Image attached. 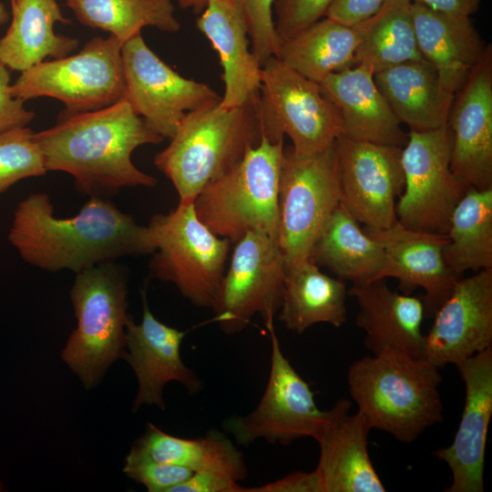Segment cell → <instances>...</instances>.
Instances as JSON below:
<instances>
[{
    "instance_id": "obj_17",
    "label": "cell",
    "mask_w": 492,
    "mask_h": 492,
    "mask_svg": "<svg viewBox=\"0 0 492 492\" xmlns=\"http://www.w3.org/2000/svg\"><path fill=\"white\" fill-rule=\"evenodd\" d=\"M450 169L466 189L492 188V46L455 93Z\"/></svg>"
},
{
    "instance_id": "obj_9",
    "label": "cell",
    "mask_w": 492,
    "mask_h": 492,
    "mask_svg": "<svg viewBox=\"0 0 492 492\" xmlns=\"http://www.w3.org/2000/svg\"><path fill=\"white\" fill-rule=\"evenodd\" d=\"M122 45L110 35L95 37L77 54L42 61L22 71L11 84L12 94L24 101L56 98L66 106L65 114L109 107L125 97Z\"/></svg>"
},
{
    "instance_id": "obj_30",
    "label": "cell",
    "mask_w": 492,
    "mask_h": 492,
    "mask_svg": "<svg viewBox=\"0 0 492 492\" xmlns=\"http://www.w3.org/2000/svg\"><path fill=\"white\" fill-rule=\"evenodd\" d=\"M347 294L343 280L328 276L309 260L286 273L279 320L297 333L320 323L341 327L346 322Z\"/></svg>"
},
{
    "instance_id": "obj_7",
    "label": "cell",
    "mask_w": 492,
    "mask_h": 492,
    "mask_svg": "<svg viewBox=\"0 0 492 492\" xmlns=\"http://www.w3.org/2000/svg\"><path fill=\"white\" fill-rule=\"evenodd\" d=\"M148 227L156 244L150 275L173 283L193 305L212 308L231 242L199 219L193 202L153 215Z\"/></svg>"
},
{
    "instance_id": "obj_19",
    "label": "cell",
    "mask_w": 492,
    "mask_h": 492,
    "mask_svg": "<svg viewBox=\"0 0 492 492\" xmlns=\"http://www.w3.org/2000/svg\"><path fill=\"white\" fill-rule=\"evenodd\" d=\"M364 231L384 251V262L374 281L395 278L405 294L422 288L425 316H433L459 280L445 261L446 234L410 230L398 221L385 229L364 226Z\"/></svg>"
},
{
    "instance_id": "obj_27",
    "label": "cell",
    "mask_w": 492,
    "mask_h": 492,
    "mask_svg": "<svg viewBox=\"0 0 492 492\" xmlns=\"http://www.w3.org/2000/svg\"><path fill=\"white\" fill-rule=\"evenodd\" d=\"M12 22L0 38V63L25 71L46 57L68 56L78 46L77 38L56 34L55 24H67L56 0H15Z\"/></svg>"
},
{
    "instance_id": "obj_32",
    "label": "cell",
    "mask_w": 492,
    "mask_h": 492,
    "mask_svg": "<svg viewBox=\"0 0 492 492\" xmlns=\"http://www.w3.org/2000/svg\"><path fill=\"white\" fill-rule=\"evenodd\" d=\"M445 261L458 279L492 268V188L469 187L456 205L446 232Z\"/></svg>"
},
{
    "instance_id": "obj_35",
    "label": "cell",
    "mask_w": 492,
    "mask_h": 492,
    "mask_svg": "<svg viewBox=\"0 0 492 492\" xmlns=\"http://www.w3.org/2000/svg\"><path fill=\"white\" fill-rule=\"evenodd\" d=\"M34 133L21 127L0 134V194L22 179L47 172Z\"/></svg>"
},
{
    "instance_id": "obj_34",
    "label": "cell",
    "mask_w": 492,
    "mask_h": 492,
    "mask_svg": "<svg viewBox=\"0 0 492 492\" xmlns=\"http://www.w3.org/2000/svg\"><path fill=\"white\" fill-rule=\"evenodd\" d=\"M84 26L102 29L122 43L152 26L176 33L180 23L172 0H66Z\"/></svg>"
},
{
    "instance_id": "obj_40",
    "label": "cell",
    "mask_w": 492,
    "mask_h": 492,
    "mask_svg": "<svg viewBox=\"0 0 492 492\" xmlns=\"http://www.w3.org/2000/svg\"><path fill=\"white\" fill-rule=\"evenodd\" d=\"M385 1L332 0L325 16L347 26H356L377 13Z\"/></svg>"
},
{
    "instance_id": "obj_33",
    "label": "cell",
    "mask_w": 492,
    "mask_h": 492,
    "mask_svg": "<svg viewBox=\"0 0 492 492\" xmlns=\"http://www.w3.org/2000/svg\"><path fill=\"white\" fill-rule=\"evenodd\" d=\"M411 0H386L377 13L358 24L360 41L356 65L373 73L423 58L418 49Z\"/></svg>"
},
{
    "instance_id": "obj_44",
    "label": "cell",
    "mask_w": 492,
    "mask_h": 492,
    "mask_svg": "<svg viewBox=\"0 0 492 492\" xmlns=\"http://www.w3.org/2000/svg\"><path fill=\"white\" fill-rule=\"evenodd\" d=\"M180 7L190 8L195 14H200L204 9L207 0H177Z\"/></svg>"
},
{
    "instance_id": "obj_39",
    "label": "cell",
    "mask_w": 492,
    "mask_h": 492,
    "mask_svg": "<svg viewBox=\"0 0 492 492\" xmlns=\"http://www.w3.org/2000/svg\"><path fill=\"white\" fill-rule=\"evenodd\" d=\"M24 103L12 94L8 68L0 63V134L31 122L34 112L26 109Z\"/></svg>"
},
{
    "instance_id": "obj_2",
    "label": "cell",
    "mask_w": 492,
    "mask_h": 492,
    "mask_svg": "<svg viewBox=\"0 0 492 492\" xmlns=\"http://www.w3.org/2000/svg\"><path fill=\"white\" fill-rule=\"evenodd\" d=\"M48 171H63L90 198L109 199L121 189L150 188L157 179L132 162L133 151L164 138L122 99L88 112L63 114L56 124L34 133Z\"/></svg>"
},
{
    "instance_id": "obj_26",
    "label": "cell",
    "mask_w": 492,
    "mask_h": 492,
    "mask_svg": "<svg viewBox=\"0 0 492 492\" xmlns=\"http://www.w3.org/2000/svg\"><path fill=\"white\" fill-rule=\"evenodd\" d=\"M374 82L401 124L427 131L447 123L454 95L446 91L436 67L424 58L374 74Z\"/></svg>"
},
{
    "instance_id": "obj_8",
    "label": "cell",
    "mask_w": 492,
    "mask_h": 492,
    "mask_svg": "<svg viewBox=\"0 0 492 492\" xmlns=\"http://www.w3.org/2000/svg\"><path fill=\"white\" fill-rule=\"evenodd\" d=\"M278 202V244L287 273L310 260L316 238L341 203L336 140L310 155L283 148Z\"/></svg>"
},
{
    "instance_id": "obj_10",
    "label": "cell",
    "mask_w": 492,
    "mask_h": 492,
    "mask_svg": "<svg viewBox=\"0 0 492 492\" xmlns=\"http://www.w3.org/2000/svg\"><path fill=\"white\" fill-rule=\"evenodd\" d=\"M258 112L262 138L276 143L288 136L302 155L324 150L343 132L338 109L321 85L276 56L261 66Z\"/></svg>"
},
{
    "instance_id": "obj_38",
    "label": "cell",
    "mask_w": 492,
    "mask_h": 492,
    "mask_svg": "<svg viewBox=\"0 0 492 492\" xmlns=\"http://www.w3.org/2000/svg\"><path fill=\"white\" fill-rule=\"evenodd\" d=\"M123 472L142 484L149 492H169L175 486L189 479L194 473L188 467L136 459L127 456Z\"/></svg>"
},
{
    "instance_id": "obj_36",
    "label": "cell",
    "mask_w": 492,
    "mask_h": 492,
    "mask_svg": "<svg viewBox=\"0 0 492 492\" xmlns=\"http://www.w3.org/2000/svg\"><path fill=\"white\" fill-rule=\"evenodd\" d=\"M251 48L261 66L275 56L279 40L273 21L274 0H241Z\"/></svg>"
},
{
    "instance_id": "obj_5",
    "label": "cell",
    "mask_w": 492,
    "mask_h": 492,
    "mask_svg": "<svg viewBox=\"0 0 492 492\" xmlns=\"http://www.w3.org/2000/svg\"><path fill=\"white\" fill-rule=\"evenodd\" d=\"M77 327L62 360L87 389L97 386L112 363L126 354L128 278L115 261L76 273L70 290Z\"/></svg>"
},
{
    "instance_id": "obj_41",
    "label": "cell",
    "mask_w": 492,
    "mask_h": 492,
    "mask_svg": "<svg viewBox=\"0 0 492 492\" xmlns=\"http://www.w3.org/2000/svg\"><path fill=\"white\" fill-rule=\"evenodd\" d=\"M169 492H247L235 479L215 473L195 472Z\"/></svg>"
},
{
    "instance_id": "obj_25",
    "label": "cell",
    "mask_w": 492,
    "mask_h": 492,
    "mask_svg": "<svg viewBox=\"0 0 492 492\" xmlns=\"http://www.w3.org/2000/svg\"><path fill=\"white\" fill-rule=\"evenodd\" d=\"M411 9L422 57L436 67L443 87L455 95L488 45L470 17L443 14L414 2Z\"/></svg>"
},
{
    "instance_id": "obj_14",
    "label": "cell",
    "mask_w": 492,
    "mask_h": 492,
    "mask_svg": "<svg viewBox=\"0 0 492 492\" xmlns=\"http://www.w3.org/2000/svg\"><path fill=\"white\" fill-rule=\"evenodd\" d=\"M125 97L136 114L163 138H171L190 112L219 103L210 86L186 78L162 61L141 34L121 47Z\"/></svg>"
},
{
    "instance_id": "obj_11",
    "label": "cell",
    "mask_w": 492,
    "mask_h": 492,
    "mask_svg": "<svg viewBox=\"0 0 492 492\" xmlns=\"http://www.w3.org/2000/svg\"><path fill=\"white\" fill-rule=\"evenodd\" d=\"M451 148L447 123L433 130H409L401 154L405 188L395 205L403 226L446 234L451 214L467 190L450 169Z\"/></svg>"
},
{
    "instance_id": "obj_37",
    "label": "cell",
    "mask_w": 492,
    "mask_h": 492,
    "mask_svg": "<svg viewBox=\"0 0 492 492\" xmlns=\"http://www.w3.org/2000/svg\"><path fill=\"white\" fill-rule=\"evenodd\" d=\"M332 0H274L273 21L280 43L324 17Z\"/></svg>"
},
{
    "instance_id": "obj_29",
    "label": "cell",
    "mask_w": 492,
    "mask_h": 492,
    "mask_svg": "<svg viewBox=\"0 0 492 492\" xmlns=\"http://www.w3.org/2000/svg\"><path fill=\"white\" fill-rule=\"evenodd\" d=\"M340 203L313 246L310 260L353 284L373 282L384 262V251Z\"/></svg>"
},
{
    "instance_id": "obj_43",
    "label": "cell",
    "mask_w": 492,
    "mask_h": 492,
    "mask_svg": "<svg viewBox=\"0 0 492 492\" xmlns=\"http://www.w3.org/2000/svg\"><path fill=\"white\" fill-rule=\"evenodd\" d=\"M483 0H411L435 11L456 15L470 17L475 14Z\"/></svg>"
},
{
    "instance_id": "obj_45",
    "label": "cell",
    "mask_w": 492,
    "mask_h": 492,
    "mask_svg": "<svg viewBox=\"0 0 492 492\" xmlns=\"http://www.w3.org/2000/svg\"><path fill=\"white\" fill-rule=\"evenodd\" d=\"M9 19V14L6 7L0 2V27L4 26Z\"/></svg>"
},
{
    "instance_id": "obj_23",
    "label": "cell",
    "mask_w": 492,
    "mask_h": 492,
    "mask_svg": "<svg viewBox=\"0 0 492 492\" xmlns=\"http://www.w3.org/2000/svg\"><path fill=\"white\" fill-rule=\"evenodd\" d=\"M199 15L196 26L218 53L222 67L220 106L242 105L259 92L261 66L251 48L241 0H207Z\"/></svg>"
},
{
    "instance_id": "obj_13",
    "label": "cell",
    "mask_w": 492,
    "mask_h": 492,
    "mask_svg": "<svg viewBox=\"0 0 492 492\" xmlns=\"http://www.w3.org/2000/svg\"><path fill=\"white\" fill-rule=\"evenodd\" d=\"M265 325L272 354L263 395L250 414L229 418L223 427L241 446H250L258 439L282 446L304 437L316 439L323 429L326 411L318 408L310 385L283 354L274 323Z\"/></svg>"
},
{
    "instance_id": "obj_15",
    "label": "cell",
    "mask_w": 492,
    "mask_h": 492,
    "mask_svg": "<svg viewBox=\"0 0 492 492\" xmlns=\"http://www.w3.org/2000/svg\"><path fill=\"white\" fill-rule=\"evenodd\" d=\"M341 204L359 222L385 229L397 221L395 205L405 188L402 148L336 139Z\"/></svg>"
},
{
    "instance_id": "obj_4",
    "label": "cell",
    "mask_w": 492,
    "mask_h": 492,
    "mask_svg": "<svg viewBox=\"0 0 492 492\" xmlns=\"http://www.w3.org/2000/svg\"><path fill=\"white\" fill-rule=\"evenodd\" d=\"M258 94L237 107L223 108L219 102L188 113L169 144L155 156L154 164L174 185L179 203L193 202L208 183L225 175L261 142Z\"/></svg>"
},
{
    "instance_id": "obj_46",
    "label": "cell",
    "mask_w": 492,
    "mask_h": 492,
    "mask_svg": "<svg viewBox=\"0 0 492 492\" xmlns=\"http://www.w3.org/2000/svg\"><path fill=\"white\" fill-rule=\"evenodd\" d=\"M14 1H15V0H10V2H11V5H12V4L14 3Z\"/></svg>"
},
{
    "instance_id": "obj_47",
    "label": "cell",
    "mask_w": 492,
    "mask_h": 492,
    "mask_svg": "<svg viewBox=\"0 0 492 492\" xmlns=\"http://www.w3.org/2000/svg\"><path fill=\"white\" fill-rule=\"evenodd\" d=\"M0 488H1V484H0Z\"/></svg>"
},
{
    "instance_id": "obj_3",
    "label": "cell",
    "mask_w": 492,
    "mask_h": 492,
    "mask_svg": "<svg viewBox=\"0 0 492 492\" xmlns=\"http://www.w3.org/2000/svg\"><path fill=\"white\" fill-rule=\"evenodd\" d=\"M439 368L425 358L384 349L351 364L348 390L371 428L404 443L443 421Z\"/></svg>"
},
{
    "instance_id": "obj_6",
    "label": "cell",
    "mask_w": 492,
    "mask_h": 492,
    "mask_svg": "<svg viewBox=\"0 0 492 492\" xmlns=\"http://www.w3.org/2000/svg\"><path fill=\"white\" fill-rule=\"evenodd\" d=\"M283 148V140L272 143L262 138L235 167L208 183L193 201L199 219L231 244L252 231L278 241Z\"/></svg>"
},
{
    "instance_id": "obj_22",
    "label": "cell",
    "mask_w": 492,
    "mask_h": 492,
    "mask_svg": "<svg viewBox=\"0 0 492 492\" xmlns=\"http://www.w3.org/2000/svg\"><path fill=\"white\" fill-rule=\"evenodd\" d=\"M348 294L358 303L355 323L364 332V344L373 354L394 349L424 358L422 299L393 291L384 279L353 284Z\"/></svg>"
},
{
    "instance_id": "obj_24",
    "label": "cell",
    "mask_w": 492,
    "mask_h": 492,
    "mask_svg": "<svg viewBox=\"0 0 492 492\" xmlns=\"http://www.w3.org/2000/svg\"><path fill=\"white\" fill-rule=\"evenodd\" d=\"M341 117L342 134L355 140L403 148L408 138L401 122L364 65L336 72L320 83Z\"/></svg>"
},
{
    "instance_id": "obj_31",
    "label": "cell",
    "mask_w": 492,
    "mask_h": 492,
    "mask_svg": "<svg viewBox=\"0 0 492 492\" xmlns=\"http://www.w3.org/2000/svg\"><path fill=\"white\" fill-rule=\"evenodd\" d=\"M360 27L323 17L280 43L275 56L306 78L321 83L331 74L353 67Z\"/></svg>"
},
{
    "instance_id": "obj_20",
    "label": "cell",
    "mask_w": 492,
    "mask_h": 492,
    "mask_svg": "<svg viewBox=\"0 0 492 492\" xmlns=\"http://www.w3.org/2000/svg\"><path fill=\"white\" fill-rule=\"evenodd\" d=\"M142 319L136 323L129 315L126 323V354L138 379V394L133 412L142 405L166 407L162 391L169 382L181 384L190 395L202 390L203 384L196 372L182 361L180 345L187 332L169 326L150 311L145 289L141 291Z\"/></svg>"
},
{
    "instance_id": "obj_16",
    "label": "cell",
    "mask_w": 492,
    "mask_h": 492,
    "mask_svg": "<svg viewBox=\"0 0 492 492\" xmlns=\"http://www.w3.org/2000/svg\"><path fill=\"white\" fill-rule=\"evenodd\" d=\"M424 358L438 368L492 346V268L461 277L434 313Z\"/></svg>"
},
{
    "instance_id": "obj_21",
    "label": "cell",
    "mask_w": 492,
    "mask_h": 492,
    "mask_svg": "<svg viewBox=\"0 0 492 492\" xmlns=\"http://www.w3.org/2000/svg\"><path fill=\"white\" fill-rule=\"evenodd\" d=\"M351 401L343 398L328 411L315 439L320 456L315 468L323 492H384L371 461L367 436L372 429L365 416L351 414Z\"/></svg>"
},
{
    "instance_id": "obj_1",
    "label": "cell",
    "mask_w": 492,
    "mask_h": 492,
    "mask_svg": "<svg viewBox=\"0 0 492 492\" xmlns=\"http://www.w3.org/2000/svg\"><path fill=\"white\" fill-rule=\"evenodd\" d=\"M8 241L21 259L46 272L77 273L124 256L152 254L149 228L109 199L91 197L77 214L59 218L47 193H32L16 206Z\"/></svg>"
},
{
    "instance_id": "obj_12",
    "label": "cell",
    "mask_w": 492,
    "mask_h": 492,
    "mask_svg": "<svg viewBox=\"0 0 492 492\" xmlns=\"http://www.w3.org/2000/svg\"><path fill=\"white\" fill-rule=\"evenodd\" d=\"M286 279L278 241L252 231L234 243L212 309L214 321L227 334L242 331L258 314L273 323Z\"/></svg>"
},
{
    "instance_id": "obj_18",
    "label": "cell",
    "mask_w": 492,
    "mask_h": 492,
    "mask_svg": "<svg viewBox=\"0 0 492 492\" xmlns=\"http://www.w3.org/2000/svg\"><path fill=\"white\" fill-rule=\"evenodd\" d=\"M465 384V405L452 443L433 455L448 466V492H482L487 431L492 415V346L456 365Z\"/></svg>"
},
{
    "instance_id": "obj_42",
    "label": "cell",
    "mask_w": 492,
    "mask_h": 492,
    "mask_svg": "<svg viewBox=\"0 0 492 492\" xmlns=\"http://www.w3.org/2000/svg\"><path fill=\"white\" fill-rule=\"evenodd\" d=\"M247 492H323V485L314 469L312 472H293L275 481L247 487Z\"/></svg>"
},
{
    "instance_id": "obj_28",
    "label": "cell",
    "mask_w": 492,
    "mask_h": 492,
    "mask_svg": "<svg viewBox=\"0 0 492 492\" xmlns=\"http://www.w3.org/2000/svg\"><path fill=\"white\" fill-rule=\"evenodd\" d=\"M128 456L180 466L194 473L220 474L238 482L247 477L242 454L224 434L215 430L204 436L184 438L148 423L145 433L135 440Z\"/></svg>"
}]
</instances>
